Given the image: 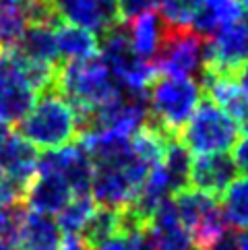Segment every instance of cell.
Segmentation results:
<instances>
[{
  "label": "cell",
  "instance_id": "6da1fadb",
  "mask_svg": "<svg viewBox=\"0 0 248 250\" xmlns=\"http://www.w3.org/2000/svg\"><path fill=\"white\" fill-rule=\"evenodd\" d=\"M54 89L75 110L77 122L122 93L120 85L100 56L60 62Z\"/></svg>",
  "mask_w": 248,
  "mask_h": 250
},
{
  "label": "cell",
  "instance_id": "7a4b0ae2",
  "mask_svg": "<svg viewBox=\"0 0 248 250\" xmlns=\"http://www.w3.org/2000/svg\"><path fill=\"white\" fill-rule=\"evenodd\" d=\"M17 132L35 149L52 151L79 139V122L64 97L56 89H46L38 93L29 112L19 120Z\"/></svg>",
  "mask_w": 248,
  "mask_h": 250
},
{
  "label": "cell",
  "instance_id": "3957f363",
  "mask_svg": "<svg viewBox=\"0 0 248 250\" xmlns=\"http://www.w3.org/2000/svg\"><path fill=\"white\" fill-rule=\"evenodd\" d=\"M201 87L188 77L157 75L147 93V120L172 135H180L201 100Z\"/></svg>",
  "mask_w": 248,
  "mask_h": 250
},
{
  "label": "cell",
  "instance_id": "277c9868",
  "mask_svg": "<svg viewBox=\"0 0 248 250\" xmlns=\"http://www.w3.org/2000/svg\"><path fill=\"white\" fill-rule=\"evenodd\" d=\"M178 137L190 153H227V149H232L240 137V124L229 118L211 97L201 95L190 120Z\"/></svg>",
  "mask_w": 248,
  "mask_h": 250
},
{
  "label": "cell",
  "instance_id": "5b68a950",
  "mask_svg": "<svg viewBox=\"0 0 248 250\" xmlns=\"http://www.w3.org/2000/svg\"><path fill=\"white\" fill-rule=\"evenodd\" d=\"M159 23H162L159 43L151 60L157 73L167 77L199 79L205 40L190 25L188 27H178V25H170L162 19H159Z\"/></svg>",
  "mask_w": 248,
  "mask_h": 250
},
{
  "label": "cell",
  "instance_id": "8992f818",
  "mask_svg": "<svg viewBox=\"0 0 248 250\" xmlns=\"http://www.w3.org/2000/svg\"><path fill=\"white\" fill-rule=\"evenodd\" d=\"M246 60H248V23L242 19L224 25L211 40H205L201 73L236 81Z\"/></svg>",
  "mask_w": 248,
  "mask_h": 250
},
{
  "label": "cell",
  "instance_id": "52a82bcc",
  "mask_svg": "<svg viewBox=\"0 0 248 250\" xmlns=\"http://www.w3.org/2000/svg\"><path fill=\"white\" fill-rule=\"evenodd\" d=\"M38 93L23 79L13 50L0 52V122L17 124L29 112Z\"/></svg>",
  "mask_w": 248,
  "mask_h": 250
},
{
  "label": "cell",
  "instance_id": "ba28073f",
  "mask_svg": "<svg viewBox=\"0 0 248 250\" xmlns=\"http://www.w3.org/2000/svg\"><path fill=\"white\" fill-rule=\"evenodd\" d=\"M238 169L232 155L227 153H211V155H199L190 162V174L188 184L190 188L201 190L209 196L219 199L229 182L236 178Z\"/></svg>",
  "mask_w": 248,
  "mask_h": 250
},
{
  "label": "cell",
  "instance_id": "9c48e42d",
  "mask_svg": "<svg viewBox=\"0 0 248 250\" xmlns=\"http://www.w3.org/2000/svg\"><path fill=\"white\" fill-rule=\"evenodd\" d=\"M70 199L73 190L58 172H38L23 194L25 207L41 215H54Z\"/></svg>",
  "mask_w": 248,
  "mask_h": 250
},
{
  "label": "cell",
  "instance_id": "30bf717a",
  "mask_svg": "<svg viewBox=\"0 0 248 250\" xmlns=\"http://www.w3.org/2000/svg\"><path fill=\"white\" fill-rule=\"evenodd\" d=\"M38 149L25 141L17 130H13L11 139L0 151V167L17 186H21L23 194L27 184L33 180V176L38 174Z\"/></svg>",
  "mask_w": 248,
  "mask_h": 250
},
{
  "label": "cell",
  "instance_id": "8fae6325",
  "mask_svg": "<svg viewBox=\"0 0 248 250\" xmlns=\"http://www.w3.org/2000/svg\"><path fill=\"white\" fill-rule=\"evenodd\" d=\"M52 2L62 21L91 29L93 33H103L118 23L114 11L105 8L97 0H52Z\"/></svg>",
  "mask_w": 248,
  "mask_h": 250
},
{
  "label": "cell",
  "instance_id": "7c38bea8",
  "mask_svg": "<svg viewBox=\"0 0 248 250\" xmlns=\"http://www.w3.org/2000/svg\"><path fill=\"white\" fill-rule=\"evenodd\" d=\"M56 46L62 62L68 60H87L100 56V40L91 29L60 21L54 27Z\"/></svg>",
  "mask_w": 248,
  "mask_h": 250
},
{
  "label": "cell",
  "instance_id": "4fadbf2b",
  "mask_svg": "<svg viewBox=\"0 0 248 250\" xmlns=\"http://www.w3.org/2000/svg\"><path fill=\"white\" fill-rule=\"evenodd\" d=\"M13 50L23 58L43 62V64L56 66L62 62L58 54V46H56L54 27H48V25H27L19 43Z\"/></svg>",
  "mask_w": 248,
  "mask_h": 250
},
{
  "label": "cell",
  "instance_id": "5bb4252c",
  "mask_svg": "<svg viewBox=\"0 0 248 250\" xmlns=\"http://www.w3.org/2000/svg\"><path fill=\"white\" fill-rule=\"evenodd\" d=\"M60 228L52 215L27 213L17 246L19 250H56L60 242Z\"/></svg>",
  "mask_w": 248,
  "mask_h": 250
},
{
  "label": "cell",
  "instance_id": "9a60e30c",
  "mask_svg": "<svg viewBox=\"0 0 248 250\" xmlns=\"http://www.w3.org/2000/svg\"><path fill=\"white\" fill-rule=\"evenodd\" d=\"M190 162H192V155L188 147L180 141V137H172L165 143V149H164V155L159 164H162L167 178H170L172 194L180 192L184 188H190V184H188Z\"/></svg>",
  "mask_w": 248,
  "mask_h": 250
},
{
  "label": "cell",
  "instance_id": "2e32d148",
  "mask_svg": "<svg viewBox=\"0 0 248 250\" xmlns=\"http://www.w3.org/2000/svg\"><path fill=\"white\" fill-rule=\"evenodd\" d=\"M219 199L227 226L238 231L248 229V176L234 178Z\"/></svg>",
  "mask_w": 248,
  "mask_h": 250
},
{
  "label": "cell",
  "instance_id": "e0dca14e",
  "mask_svg": "<svg viewBox=\"0 0 248 250\" xmlns=\"http://www.w3.org/2000/svg\"><path fill=\"white\" fill-rule=\"evenodd\" d=\"M159 31H162V23H159V15L155 13H145L139 15L137 19L130 21V43L132 50L141 60L151 62L155 52H157V43H159Z\"/></svg>",
  "mask_w": 248,
  "mask_h": 250
},
{
  "label": "cell",
  "instance_id": "ac0fdd59",
  "mask_svg": "<svg viewBox=\"0 0 248 250\" xmlns=\"http://www.w3.org/2000/svg\"><path fill=\"white\" fill-rule=\"evenodd\" d=\"M120 231V209H108V207H95L93 215L81 229L83 242L89 246V250L97 248L102 242L110 240Z\"/></svg>",
  "mask_w": 248,
  "mask_h": 250
},
{
  "label": "cell",
  "instance_id": "d6986e66",
  "mask_svg": "<svg viewBox=\"0 0 248 250\" xmlns=\"http://www.w3.org/2000/svg\"><path fill=\"white\" fill-rule=\"evenodd\" d=\"M93 211L95 201L91 199V194H73V199L58 211L56 223L62 234H81Z\"/></svg>",
  "mask_w": 248,
  "mask_h": 250
},
{
  "label": "cell",
  "instance_id": "ffe728a7",
  "mask_svg": "<svg viewBox=\"0 0 248 250\" xmlns=\"http://www.w3.org/2000/svg\"><path fill=\"white\" fill-rule=\"evenodd\" d=\"M203 2L205 0H159V19L178 27H188Z\"/></svg>",
  "mask_w": 248,
  "mask_h": 250
},
{
  "label": "cell",
  "instance_id": "44dd1931",
  "mask_svg": "<svg viewBox=\"0 0 248 250\" xmlns=\"http://www.w3.org/2000/svg\"><path fill=\"white\" fill-rule=\"evenodd\" d=\"M25 215H27V207L23 201L2 205L0 207V240L17 244Z\"/></svg>",
  "mask_w": 248,
  "mask_h": 250
},
{
  "label": "cell",
  "instance_id": "7402d4cb",
  "mask_svg": "<svg viewBox=\"0 0 248 250\" xmlns=\"http://www.w3.org/2000/svg\"><path fill=\"white\" fill-rule=\"evenodd\" d=\"M159 6V0H116L114 13H116V21L120 25H126L139 15L155 13Z\"/></svg>",
  "mask_w": 248,
  "mask_h": 250
},
{
  "label": "cell",
  "instance_id": "603a6c76",
  "mask_svg": "<svg viewBox=\"0 0 248 250\" xmlns=\"http://www.w3.org/2000/svg\"><path fill=\"white\" fill-rule=\"evenodd\" d=\"M23 201V188L17 186L11 178L6 176V172L0 167V207L8 203H17Z\"/></svg>",
  "mask_w": 248,
  "mask_h": 250
},
{
  "label": "cell",
  "instance_id": "cb8c5ba5",
  "mask_svg": "<svg viewBox=\"0 0 248 250\" xmlns=\"http://www.w3.org/2000/svg\"><path fill=\"white\" fill-rule=\"evenodd\" d=\"M232 159H234L238 172H242L244 176H248V128H244L242 137H238L236 145H234Z\"/></svg>",
  "mask_w": 248,
  "mask_h": 250
},
{
  "label": "cell",
  "instance_id": "d4e9b609",
  "mask_svg": "<svg viewBox=\"0 0 248 250\" xmlns=\"http://www.w3.org/2000/svg\"><path fill=\"white\" fill-rule=\"evenodd\" d=\"M93 250H139V248H137V242H135V236L116 234V236H112L110 240L102 242Z\"/></svg>",
  "mask_w": 248,
  "mask_h": 250
},
{
  "label": "cell",
  "instance_id": "484cf974",
  "mask_svg": "<svg viewBox=\"0 0 248 250\" xmlns=\"http://www.w3.org/2000/svg\"><path fill=\"white\" fill-rule=\"evenodd\" d=\"M209 250H238V229H226Z\"/></svg>",
  "mask_w": 248,
  "mask_h": 250
},
{
  "label": "cell",
  "instance_id": "4316f807",
  "mask_svg": "<svg viewBox=\"0 0 248 250\" xmlns=\"http://www.w3.org/2000/svg\"><path fill=\"white\" fill-rule=\"evenodd\" d=\"M56 250H89V246L83 242L79 234H62Z\"/></svg>",
  "mask_w": 248,
  "mask_h": 250
},
{
  "label": "cell",
  "instance_id": "83f0119b",
  "mask_svg": "<svg viewBox=\"0 0 248 250\" xmlns=\"http://www.w3.org/2000/svg\"><path fill=\"white\" fill-rule=\"evenodd\" d=\"M236 83L240 85L244 91L248 93V60L244 62V66L240 68V73H238V79H236Z\"/></svg>",
  "mask_w": 248,
  "mask_h": 250
},
{
  "label": "cell",
  "instance_id": "f1b7e54d",
  "mask_svg": "<svg viewBox=\"0 0 248 250\" xmlns=\"http://www.w3.org/2000/svg\"><path fill=\"white\" fill-rule=\"evenodd\" d=\"M238 250H248V229L238 231Z\"/></svg>",
  "mask_w": 248,
  "mask_h": 250
},
{
  "label": "cell",
  "instance_id": "f546056e",
  "mask_svg": "<svg viewBox=\"0 0 248 250\" xmlns=\"http://www.w3.org/2000/svg\"><path fill=\"white\" fill-rule=\"evenodd\" d=\"M0 250H19V246L13 244V242H4V240H0Z\"/></svg>",
  "mask_w": 248,
  "mask_h": 250
},
{
  "label": "cell",
  "instance_id": "4dcf8cb0",
  "mask_svg": "<svg viewBox=\"0 0 248 250\" xmlns=\"http://www.w3.org/2000/svg\"><path fill=\"white\" fill-rule=\"evenodd\" d=\"M100 4H103L105 8H110V11H114V6H116V0H97ZM116 15V13H114Z\"/></svg>",
  "mask_w": 248,
  "mask_h": 250
},
{
  "label": "cell",
  "instance_id": "1f68e13d",
  "mask_svg": "<svg viewBox=\"0 0 248 250\" xmlns=\"http://www.w3.org/2000/svg\"><path fill=\"white\" fill-rule=\"evenodd\" d=\"M238 2H240V6L244 8V11H248V0H238Z\"/></svg>",
  "mask_w": 248,
  "mask_h": 250
},
{
  "label": "cell",
  "instance_id": "d6a6232c",
  "mask_svg": "<svg viewBox=\"0 0 248 250\" xmlns=\"http://www.w3.org/2000/svg\"><path fill=\"white\" fill-rule=\"evenodd\" d=\"M188 250H201V248H197V246H190V248H188Z\"/></svg>",
  "mask_w": 248,
  "mask_h": 250
}]
</instances>
